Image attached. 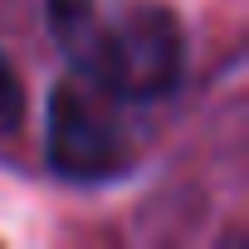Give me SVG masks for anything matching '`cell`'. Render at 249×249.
Wrapping results in <instances>:
<instances>
[{"mask_svg": "<svg viewBox=\"0 0 249 249\" xmlns=\"http://www.w3.org/2000/svg\"><path fill=\"white\" fill-rule=\"evenodd\" d=\"M49 35L69 64L127 103H157L181 88L186 35L166 5H127L103 15L98 0H49Z\"/></svg>", "mask_w": 249, "mask_h": 249, "instance_id": "6da1fadb", "label": "cell"}, {"mask_svg": "<svg viewBox=\"0 0 249 249\" xmlns=\"http://www.w3.org/2000/svg\"><path fill=\"white\" fill-rule=\"evenodd\" d=\"M49 166L64 181H112L132 166L127 98L88 73H69L49 98Z\"/></svg>", "mask_w": 249, "mask_h": 249, "instance_id": "7a4b0ae2", "label": "cell"}, {"mask_svg": "<svg viewBox=\"0 0 249 249\" xmlns=\"http://www.w3.org/2000/svg\"><path fill=\"white\" fill-rule=\"evenodd\" d=\"M20 132H25V93H20V78H15L10 59L0 54V157L15 152Z\"/></svg>", "mask_w": 249, "mask_h": 249, "instance_id": "3957f363", "label": "cell"}]
</instances>
